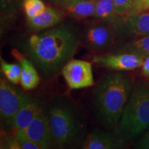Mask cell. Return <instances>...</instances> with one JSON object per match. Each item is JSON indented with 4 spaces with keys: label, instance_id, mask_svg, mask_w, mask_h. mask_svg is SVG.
I'll return each instance as SVG.
<instances>
[{
    "label": "cell",
    "instance_id": "1",
    "mask_svg": "<svg viewBox=\"0 0 149 149\" xmlns=\"http://www.w3.org/2000/svg\"><path fill=\"white\" fill-rule=\"evenodd\" d=\"M80 44L74 29L61 24L31 35L24 44V51L39 73L49 79L61 72Z\"/></svg>",
    "mask_w": 149,
    "mask_h": 149
},
{
    "label": "cell",
    "instance_id": "2",
    "mask_svg": "<svg viewBox=\"0 0 149 149\" xmlns=\"http://www.w3.org/2000/svg\"><path fill=\"white\" fill-rule=\"evenodd\" d=\"M133 80L125 71L107 73L97 84L93 95V105L98 120L104 127L117 126L129 99Z\"/></svg>",
    "mask_w": 149,
    "mask_h": 149
},
{
    "label": "cell",
    "instance_id": "3",
    "mask_svg": "<svg viewBox=\"0 0 149 149\" xmlns=\"http://www.w3.org/2000/svg\"><path fill=\"white\" fill-rule=\"evenodd\" d=\"M45 114L54 144L59 148L75 144L82 135L84 130L83 119L79 109L68 98L59 97L53 100Z\"/></svg>",
    "mask_w": 149,
    "mask_h": 149
},
{
    "label": "cell",
    "instance_id": "4",
    "mask_svg": "<svg viewBox=\"0 0 149 149\" xmlns=\"http://www.w3.org/2000/svg\"><path fill=\"white\" fill-rule=\"evenodd\" d=\"M149 128V84L141 81L133 90L114 131L124 141L133 139Z\"/></svg>",
    "mask_w": 149,
    "mask_h": 149
},
{
    "label": "cell",
    "instance_id": "5",
    "mask_svg": "<svg viewBox=\"0 0 149 149\" xmlns=\"http://www.w3.org/2000/svg\"><path fill=\"white\" fill-rule=\"evenodd\" d=\"M8 79L1 78L0 81V116L3 131L13 133L15 117L22 104L26 99V95L13 86Z\"/></svg>",
    "mask_w": 149,
    "mask_h": 149
},
{
    "label": "cell",
    "instance_id": "6",
    "mask_svg": "<svg viewBox=\"0 0 149 149\" xmlns=\"http://www.w3.org/2000/svg\"><path fill=\"white\" fill-rule=\"evenodd\" d=\"M79 40L90 51L100 53L108 51L116 41L113 24L102 21V23L91 24L84 30Z\"/></svg>",
    "mask_w": 149,
    "mask_h": 149
},
{
    "label": "cell",
    "instance_id": "7",
    "mask_svg": "<svg viewBox=\"0 0 149 149\" xmlns=\"http://www.w3.org/2000/svg\"><path fill=\"white\" fill-rule=\"evenodd\" d=\"M117 38L137 39L149 35V8L137 13L118 16L113 23Z\"/></svg>",
    "mask_w": 149,
    "mask_h": 149
},
{
    "label": "cell",
    "instance_id": "8",
    "mask_svg": "<svg viewBox=\"0 0 149 149\" xmlns=\"http://www.w3.org/2000/svg\"><path fill=\"white\" fill-rule=\"evenodd\" d=\"M61 74L70 89L88 88L95 84L92 64L89 61L71 59L64 66Z\"/></svg>",
    "mask_w": 149,
    "mask_h": 149
},
{
    "label": "cell",
    "instance_id": "9",
    "mask_svg": "<svg viewBox=\"0 0 149 149\" xmlns=\"http://www.w3.org/2000/svg\"><path fill=\"white\" fill-rule=\"evenodd\" d=\"M145 57L128 53H113L95 56L93 63L116 71H130L141 67Z\"/></svg>",
    "mask_w": 149,
    "mask_h": 149
},
{
    "label": "cell",
    "instance_id": "10",
    "mask_svg": "<svg viewBox=\"0 0 149 149\" xmlns=\"http://www.w3.org/2000/svg\"><path fill=\"white\" fill-rule=\"evenodd\" d=\"M23 132L41 149L50 148L55 144L49 124L42 108Z\"/></svg>",
    "mask_w": 149,
    "mask_h": 149
},
{
    "label": "cell",
    "instance_id": "11",
    "mask_svg": "<svg viewBox=\"0 0 149 149\" xmlns=\"http://www.w3.org/2000/svg\"><path fill=\"white\" fill-rule=\"evenodd\" d=\"M124 139L114 133L95 130L89 134L84 143L83 149H117L123 146Z\"/></svg>",
    "mask_w": 149,
    "mask_h": 149
},
{
    "label": "cell",
    "instance_id": "12",
    "mask_svg": "<svg viewBox=\"0 0 149 149\" xmlns=\"http://www.w3.org/2000/svg\"><path fill=\"white\" fill-rule=\"evenodd\" d=\"M65 13L61 9L47 7L34 17L28 19V26L32 31L39 32L57 26L64 19Z\"/></svg>",
    "mask_w": 149,
    "mask_h": 149
},
{
    "label": "cell",
    "instance_id": "13",
    "mask_svg": "<svg viewBox=\"0 0 149 149\" xmlns=\"http://www.w3.org/2000/svg\"><path fill=\"white\" fill-rule=\"evenodd\" d=\"M12 55L21 66L20 84L22 88L25 91H30L36 88L40 81V73L31 61L17 49L13 50Z\"/></svg>",
    "mask_w": 149,
    "mask_h": 149
},
{
    "label": "cell",
    "instance_id": "14",
    "mask_svg": "<svg viewBox=\"0 0 149 149\" xmlns=\"http://www.w3.org/2000/svg\"><path fill=\"white\" fill-rule=\"evenodd\" d=\"M41 109L42 106L40 102L28 95L15 117L13 124V133L17 130L26 129Z\"/></svg>",
    "mask_w": 149,
    "mask_h": 149
},
{
    "label": "cell",
    "instance_id": "15",
    "mask_svg": "<svg viewBox=\"0 0 149 149\" xmlns=\"http://www.w3.org/2000/svg\"><path fill=\"white\" fill-rule=\"evenodd\" d=\"M95 6L96 0H79L59 9L72 18L82 19L95 15Z\"/></svg>",
    "mask_w": 149,
    "mask_h": 149
},
{
    "label": "cell",
    "instance_id": "16",
    "mask_svg": "<svg viewBox=\"0 0 149 149\" xmlns=\"http://www.w3.org/2000/svg\"><path fill=\"white\" fill-rule=\"evenodd\" d=\"M115 53H128L142 55H149V35L134 39L119 48Z\"/></svg>",
    "mask_w": 149,
    "mask_h": 149
},
{
    "label": "cell",
    "instance_id": "17",
    "mask_svg": "<svg viewBox=\"0 0 149 149\" xmlns=\"http://www.w3.org/2000/svg\"><path fill=\"white\" fill-rule=\"evenodd\" d=\"M94 16L100 21L113 24L117 17L113 0H96Z\"/></svg>",
    "mask_w": 149,
    "mask_h": 149
},
{
    "label": "cell",
    "instance_id": "18",
    "mask_svg": "<svg viewBox=\"0 0 149 149\" xmlns=\"http://www.w3.org/2000/svg\"><path fill=\"white\" fill-rule=\"evenodd\" d=\"M1 70L6 79L14 84L20 83L21 79V66L17 64H10L1 58Z\"/></svg>",
    "mask_w": 149,
    "mask_h": 149
},
{
    "label": "cell",
    "instance_id": "19",
    "mask_svg": "<svg viewBox=\"0 0 149 149\" xmlns=\"http://www.w3.org/2000/svg\"><path fill=\"white\" fill-rule=\"evenodd\" d=\"M22 6L27 19L34 17L46 8L42 0H23Z\"/></svg>",
    "mask_w": 149,
    "mask_h": 149
},
{
    "label": "cell",
    "instance_id": "20",
    "mask_svg": "<svg viewBox=\"0 0 149 149\" xmlns=\"http://www.w3.org/2000/svg\"><path fill=\"white\" fill-rule=\"evenodd\" d=\"M22 0H0L1 20L8 22L16 13Z\"/></svg>",
    "mask_w": 149,
    "mask_h": 149
},
{
    "label": "cell",
    "instance_id": "21",
    "mask_svg": "<svg viewBox=\"0 0 149 149\" xmlns=\"http://www.w3.org/2000/svg\"><path fill=\"white\" fill-rule=\"evenodd\" d=\"M15 135L18 149H41L38 145L30 139L23 130H17L14 132Z\"/></svg>",
    "mask_w": 149,
    "mask_h": 149
},
{
    "label": "cell",
    "instance_id": "22",
    "mask_svg": "<svg viewBox=\"0 0 149 149\" xmlns=\"http://www.w3.org/2000/svg\"><path fill=\"white\" fill-rule=\"evenodd\" d=\"M117 16L128 15L133 8L135 0H113Z\"/></svg>",
    "mask_w": 149,
    "mask_h": 149
},
{
    "label": "cell",
    "instance_id": "23",
    "mask_svg": "<svg viewBox=\"0 0 149 149\" xmlns=\"http://www.w3.org/2000/svg\"><path fill=\"white\" fill-rule=\"evenodd\" d=\"M149 8V0H135L132 10L128 15H133Z\"/></svg>",
    "mask_w": 149,
    "mask_h": 149
},
{
    "label": "cell",
    "instance_id": "24",
    "mask_svg": "<svg viewBox=\"0 0 149 149\" xmlns=\"http://www.w3.org/2000/svg\"><path fill=\"white\" fill-rule=\"evenodd\" d=\"M136 148L149 149V128L144 132L135 145Z\"/></svg>",
    "mask_w": 149,
    "mask_h": 149
},
{
    "label": "cell",
    "instance_id": "25",
    "mask_svg": "<svg viewBox=\"0 0 149 149\" xmlns=\"http://www.w3.org/2000/svg\"><path fill=\"white\" fill-rule=\"evenodd\" d=\"M48 1L57 7H58L59 8H61L65 6L70 4V3L79 1V0H48Z\"/></svg>",
    "mask_w": 149,
    "mask_h": 149
},
{
    "label": "cell",
    "instance_id": "26",
    "mask_svg": "<svg viewBox=\"0 0 149 149\" xmlns=\"http://www.w3.org/2000/svg\"><path fill=\"white\" fill-rule=\"evenodd\" d=\"M141 73L146 77H149V55L145 57L141 66Z\"/></svg>",
    "mask_w": 149,
    "mask_h": 149
}]
</instances>
